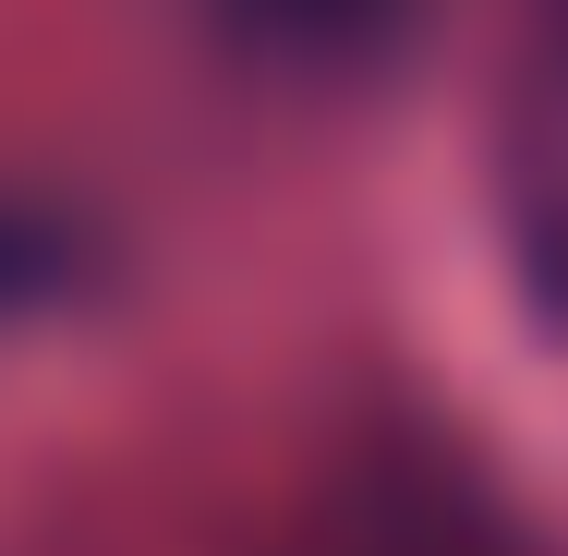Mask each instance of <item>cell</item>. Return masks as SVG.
I'll use <instances>...</instances> for the list:
<instances>
[{"mask_svg":"<svg viewBox=\"0 0 568 556\" xmlns=\"http://www.w3.org/2000/svg\"><path fill=\"white\" fill-rule=\"evenodd\" d=\"M496 194H508V254L520 279L568 315V12L545 24L520 98H508V145H496Z\"/></svg>","mask_w":568,"mask_h":556,"instance_id":"cell-2","label":"cell"},{"mask_svg":"<svg viewBox=\"0 0 568 556\" xmlns=\"http://www.w3.org/2000/svg\"><path fill=\"white\" fill-rule=\"evenodd\" d=\"M206 12L278 85H375L424 37V0H206Z\"/></svg>","mask_w":568,"mask_h":556,"instance_id":"cell-3","label":"cell"},{"mask_svg":"<svg viewBox=\"0 0 568 556\" xmlns=\"http://www.w3.org/2000/svg\"><path fill=\"white\" fill-rule=\"evenodd\" d=\"M327 556H545V545L484 484H459L448 459H387V472L339 484Z\"/></svg>","mask_w":568,"mask_h":556,"instance_id":"cell-1","label":"cell"}]
</instances>
